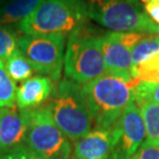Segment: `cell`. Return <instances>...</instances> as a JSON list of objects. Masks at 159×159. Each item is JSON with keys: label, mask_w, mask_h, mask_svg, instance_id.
Instances as JSON below:
<instances>
[{"label": "cell", "mask_w": 159, "mask_h": 159, "mask_svg": "<svg viewBox=\"0 0 159 159\" xmlns=\"http://www.w3.org/2000/svg\"><path fill=\"white\" fill-rule=\"evenodd\" d=\"M115 126L111 129H92L74 143V159H109L116 143Z\"/></svg>", "instance_id": "cell-11"}, {"label": "cell", "mask_w": 159, "mask_h": 159, "mask_svg": "<svg viewBox=\"0 0 159 159\" xmlns=\"http://www.w3.org/2000/svg\"><path fill=\"white\" fill-rule=\"evenodd\" d=\"M4 64L8 75L15 83H23L32 78L34 69L19 50L6 60Z\"/></svg>", "instance_id": "cell-15"}, {"label": "cell", "mask_w": 159, "mask_h": 159, "mask_svg": "<svg viewBox=\"0 0 159 159\" xmlns=\"http://www.w3.org/2000/svg\"><path fill=\"white\" fill-rule=\"evenodd\" d=\"M48 103L56 125L69 141H78L93 129L81 85L62 80L54 87Z\"/></svg>", "instance_id": "cell-5"}, {"label": "cell", "mask_w": 159, "mask_h": 159, "mask_svg": "<svg viewBox=\"0 0 159 159\" xmlns=\"http://www.w3.org/2000/svg\"><path fill=\"white\" fill-rule=\"evenodd\" d=\"M28 117L26 110L0 109V154L12 151L26 143Z\"/></svg>", "instance_id": "cell-10"}, {"label": "cell", "mask_w": 159, "mask_h": 159, "mask_svg": "<svg viewBox=\"0 0 159 159\" xmlns=\"http://www.w3.org/2000/svg\"><path fill=\"white\" fill-rule=\"evenodd\" d=\"M44 0H0V22L19 24L31 15Z\"/></svg>", "instance_id": "cell-13"}, {"label": "cell", "mask_w": 159, "mask_h": 159, "mask_svg": "<svg viewBox=\"0 0 159 159\" xmlns=\"http://www.w3.org/2000/svg\"><path fill=\"white\" fill-rule=\"evenodd\" d=\"M70 159H74V158H71V157H70Z\"/></svg>", "instance_id": "cell-25"}, {"label": "cell", "mask_w": 159, "mask_h": 159, "mask_svg": "<svg viewBox=\"0 0 159 159\" xmlns=\"http://www.w3.org/2000/svg\"><path fill=\"white\" fill-rule=\"evenodd\" d=\"M144 36H146V34L114 31L102 34L101 44L107 72L133 81L131 51Z\"/></svg>", "instance_id": "cell-8"}, {"label": "cell", "mask_w": 159, "mask_h": 159, "mask_svg": "<svg viewBox=\"0 0 159 159\" xmlns=\"http://www.w3.org/2000/svg\"><path fill=\"white\" fill-rule=\"evenodd\" d=\"M101 36L88 24L69 34L63 63L65 77L68 80L84 85L106 74Z\"/></svg>", "instance_id": "cell-2"}, {"label": "cell", "mask_w": 159, "mask_h": 159, "mask_svg": "<svg viewBox=\"0 0 159 159\" xmlns=\"http://www.w3.org/2000/svg\"><path fill=\"white\" fill-rule=\"evenodd\" d=\"M26 111L28 128L25 146L41 159H70L71 145L56 125L48 101Z\"/></svg>", "instance_id": "cell-6"}, {"label": "cell", "mask_w": 159, "mask_h": 159, "mask_svg": "<svg viewBox=\"0 0 159 159\" xmlns=\"http://www.w3.org/2000/svg\"><path fill=\"white\" fill-rule=\"evenodd\" d=\"M145 11L151 20L159 25V0H149L146 2Z\"/></svg>", "instance_id": "cell-23"}, {"label": "cell", "mask_w": 159, "mask_h": 159, "mask_svg": "<svg viewBox=\"0 0 159 159\" xmlns=\"http://www.w3.org/2000/svg\"><path fill=\"white\" fill-rule=\"evenodd\" d=\"M0 159H41L30 151L26 146H22L6 153L0 154Z\"/></svg>", "instance_id": "cell-22"}, {"label": "cell", "mask_w": 159, "mask_h": 159, "mask_svg": "<svg viewBox=\"0 0 159 159\" xmlns=\"http://www.w3.org/2000/svg\"><path fill=\"white\" fill-rule=\"evenodd\" d=\"M18 34L9 26L0 22V60L5 62L19 50Z\"/></svg>", "instance_id": "cell-19"}, {"label": "cell", "mask_w": 159, "mask_h": 159, "mask_svg": "<svg viewBox=\"0 0 159 159\" xmlns=\"http://www.w3.org/2000/svg\"><path fill=\"white\" fill-rule=\"evenodd\" d=\"M134 99L139 107L144 103H159V82H136Z\"/></svg>", "instance_id": "cell-18"}, {"label": "cell", "mask_w": 159, "mask_h": 159, "mask_svg": "<svg viewBox=\"0 0 159 159\" xmlns=\"http://www.w3.org/2000/svg\"><path fill=\"white\" fill-rule=\"evenodd\" d=\"M86 7L89 19L114 32L159 34L139 0H87Z\"/></svg>", "instance_id": "cell-4"}, {"label": "cell", "mask_w": 159, "mask_h": 159, "mask_svg": "<svg viewBox=\"0 0 159 159\" xmlns=\"http://www.w3.org/2000/svg\"><path fill=\"white\" fill-rule=\"evenodd\" d=\"M115 128L116 143L109 159H130L146 139L144 119L135 102L126 107Z\"/></svg>", "instance_id": "cell-9"}, {"label": "cell", "mask_w": 159, "mask_h": 159, "mask_svg": "<svg viewBox=\"0 0 159 159\" xmlns=\"http://www.w3.org/2000/svg\"><path fill=\"white\" fill-rule=\"evenodd\" d=\"M139 81L159 82V53L136 68L134 84Z\"/></svg>", "instance_id": "cell-20"}, {"label": "cell", "mask_w": 159, "mask_h": 159, "mask_svg": "<svg viewBox=\"0 0 159 159\" xmlns=\"http://www.w3.org/2000/svg\"><path fill=\"white\" fill-rule=\"evenodd\" d=\"M142 1H143V2H148L149 0H142Z\"/></svg>", "instance_id": "cell-24"}, {"label": "cell", "mask_w": 159, "mask_h": 159, "mask_svg": "<svg viewBox=\"0 0 159 159\" xmlns=\"http://www.w3.org/2000/svg\"><path fill=\"white\" fill-rule=\"evenodd\" d=\"M53 81L46 75H36L21 83L17 88L16 106L20 110H31L47 102L54 90Z\"/></svg>", "instance_id": "cell-12"}, {"label": "cell", "mask_w": 159, "mask_h": 159, "mask_svg": "<svg viewBox=\"0 0 159 159\" xmlns=\"http://www.w3.org/2000/svg\"><path fill=\"white\" fill-rule=\"evenodd\" d=\"M93 129H111L123 112L135 102L134 82L110 72L82 85Z\"/></svg>", "instance_id": "cell-1"}, {"label": "cell", "mask_w": 159, "mask_h": 159, "mask_svg": "<svg viewBox=\"0 0 159 159\" xmlns=\"http://www.w3.org/2000/svg\"><path fill=\"white\" fill-rule=\"evenodd\" d=\"M158 36H159V35H158Z\"/></svg>", "instance_id": "cell-26"}, {"label": "cell", "mask_w": 159, "mask_h": 159, "mask_svg": "<svg viewBox=\"0 0 159 159\" xmlns=\"http://www.w3.org/2000/svg\"><path fill=\"white\" fill-rule=\"evenodd\" d=\"M17 87L5 68V64L0 60V109L16 107Z\"/></svg>", "instance_id": "cell-17"}, {"label": "cell", "mask_w": 159, "mask_h": 159, "mask_svg": "<svg viewBox=\"0 0 159 159\" xmlns=\"http://www.w3.org/2000/svg\"><path fill=\"white\" fill-rule=\"evenodd\" d=\"M130 159H159V142L146 139Z\"/></svg>", "instance_id": "cell-21"}, {"label": "cell", "mask_w": 159, "mask_h": 159, "mask_svg": "<svg viewBox=\"0 0 159 159\" xmlns=\"http://www.w3.org/2000/svg\"><path fill=\"white\" fill-rule=\"evenodd\" d=\"M159 53V36L158 34L146 35L132 48L131 64L132 79H135V70L143 62L147 61Z\"/></svg>", "instance_id": "cell-14"}, {"label": "cell", "mask_w": 159, "mask_h": 159, "mask_svg": "<svg viewBox=\"0 0 159 159\" xmlns=\"http://www.w3.org/2000/svg\"><path fill=\"white\" fill-rule=\"evenodd\" d=\"M139 110L146 127V139L159 142V103H144Z\"/></svg>", "instance_id": "cell-16"}, {"label": "cell", "mask_w": 159, "mask_h": 159, "mask_svg": "<svg viewBox=\"0 0 159 159\" xmlns=\"http://www.w3.org/2000/svg\"><path fill=\"white\" fill-rule=\"evenodd\" d=\"M66 36L63 34H24L18 49L33 69L58 82L64 63Z\"/></svg>", "instance_id": "cell-7"}, {"label": "cell", "mask_w": 159, "mask_h": 159, "mask_svg": "<svg viewBox=\"0 0 159 159\" xmlns=\"http://www.w3.org/2000/svg\"><path fill=\"white\" fill-rule=\"evenodd\" d=\"M84 0H44L26 19L18 24L24 34H70L87 24Z\"/></svg>", "instance_id": "cell-3"}]
</instances>
